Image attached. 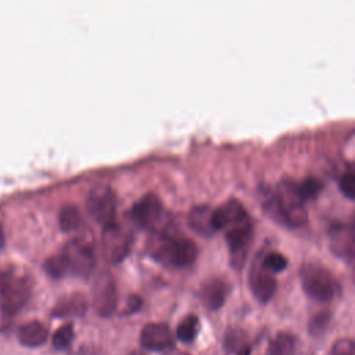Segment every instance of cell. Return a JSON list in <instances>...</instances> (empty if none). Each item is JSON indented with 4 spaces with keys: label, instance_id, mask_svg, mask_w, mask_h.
<instances>
[{
    "label": "cell",
    "instance_id": "cell-1",
    "mask_svg": "<svg viewBox=\"0 0 355 355\" xmlns=\"http://www.w3.org/2000/svg\"><path fill=\"white\" fill-rule=\"evenodd\" d=\"M262 202L265 212L286 226L298 227L308 220L305 201L298 194L295 182L290 179H283L275 190H265Z\"/></svg>",
    "mask_w": 355,
    "mask_h": 355
},
{
    "label": "cell",
    "instance_id": "cell-2",
    "mask_svg": "<svg viewBox=\"0 0 355 355\" xmlns=\"http://www.w3.org/2000/svg\"><path fill=\"white\" fill-rule=\"evenodd\" d=\"M300 280L305 294L319 302H327L340 293L334 275L318 262H305L300 268Z\"/></svg>",
    "mask_w": 355,
    "mask_h": 355
},
{
    "label": "cell",
    "instance_id": "cell-3",
    "mask_svg": "<svg viewBox=\"0 0 355 355\" xmlns=\"http://www.w3.org/2000/svg\"><path fill=\"white\" fill-rule=\"evenodd\" d=\"M197 254L196 243L186 237H162L154 250V257L176 268L189 266L194 262Z\"/></svg>",
    "mask_w": 355,
    "mask_h": 355
},
{
    "label": "cell",
    "instance_id": "cell-4",
    "mask_svg": "<svg viewBox=\"0 0 355 355\" xmlns=\"http://www.w3.org/2000/svg\"><path fill=\"white\" fill-rule=\"evenodd\" d=\"M31 295V283L25 276L10 273L1 283V308L4 313L14 315L28 302Z\"/></svg>",
    "mask_w": 355,
    "mask_h": 355
},
{
    "label": "cell",
    "instance_id": "cell-5",
    "mask_svg": "<svg viewBox=\"0 0 355 355\" xmlns=\"http://www.w3.org/2000/svg\"><path fill=\"white\" fill-rule=\"evenodd\" d=\"M130 244L132 234L121 225L112 222L104 227L101 234V252L108 262L116 263L122 261L128 255Z\"/></svg>",
    "mask_w": 355,
    "mask_h": 355
},
{
    "label": "cell",
    "instance_id": "cell-6",
    "mask_svg": "<svg viewBox=\"0 0 355 355\" xmlns=\"http://www.w3.org/2000/svg\"><path fill=\"white\" fill-rule=\"evenodd\" d=\"M61 254L67 259L68 268L79 277H89L96 265V257L90 244L75 239L65 244Z\"/></svg>",
    "mask_w": 355,
    "mask_h": 355
},
{
    "label": "cell",
    "instance_id": "cell-7",
    "mask_svg": "<svg viewBox=\"0 0 355 355\" xmlns=\"http://www.w3.org/2000/svg\"><path fill=\"white\" fill-rule=\"evenodd\" d=\"M87 211L89 214L103 225H111L115 218L116 200L110 186L98 184L94 186L87 196Z\"/></svg>",
    "mask_w": 355,
    "mask_h": 355
},
{
    "label": "cell",
    "instance_id": "cell-8",
    "mask_svg": "<svg viewBox=\"0 0 355 355\" xmlns=\"http://www.w3.org/2000/svg\"><path fill=\"white\" fill-rule=\"evenodd\" d=\"M329 247L341 261L355 266V230L345 223H333L327 232Z\"/></svg>",
    "mask_w": 355,
    "mask_h": 355
},
{
    "label": "cell",
    "instance_id": "cell-9",
    "mask_svg": "<svg viewBox=\"0 0 355 355\" xmlns=\"http://www.w3.org/2000/svg\"><path fill=\"white\" fill-rule=\"evenodd\" d=\"M93 305L101 316H110L116 308V284L108 272H101L96 276L93 288Z\"/></svg>",
    "mask_w": 355,
    "mask_h": 355
},
{
    "label": "cell",
    "instance_id": "cell-10",
    "mask_svg": "<svg viewBox=\"0 0 355 355\" xmlns=\"http://www.w3.org/2000/svg\"><path fill=\"white\" fill-rule=\"evenodd\" d=\"M226 241L230 250V259L234 268H241L245 261L250 244L252 241V223L250 219L243 220L226 229Z\"/></svg>",
    "mask_w": 355,
    "mask_h": 355
},
{
    "label": "cell",
    "instance_id": "cell-11",
    "mask_svg": "<svg viewBox=\"0 0 355 355\" xmlns=\"http://www.w3.org/2000/svg\"><path fill=\"white\" fill-rule=\"evenodd\" d=\"M248 286L251 288V293L254 297L261 302H268L277 287L276 279L270 272H268L262 263L261 257L254 258L250 272H248Z\"/></svg>",
    "mask_w": 355,
    "mask_h": 355
},
{
    "label": "cell",
    "instance_id": "cell-12",
    "mask_svg": "<svg viewBox=\"0 0 355 355\" xmlns=\"http://www.w3.org/2000/svg\"><path fill=\"white\" fill-rule=\"evenodd\" d=\"M161 211H162V204L161 200L150 193L143 196L130 209V216L132 219L141 227H153L159 216H161Z\"/></svg>",
    "mask_w": 355,
    "mask_h": 355
},
{
    "label": "cell",
    "instance_id": "cell-13",
    "mask_svg": "<svg viewBox=\"0 0 355 355\" xmlns=\"http://www.w3.org/2000/svg\"><path fill=\"white\" fill-rule=\"evenodd\" d=\"M212 219H214L215 229L220 230V229H229L243 220H247L248 215L244 205L239 200L230 198L222 205L214 208Z\"/></svg>",
    "mask_w": 355,
    "mask_h": 355
},
{
    "label": "cell",
    "instance_id": "cell-14",
    "mask_svg": "<svg viewBox=\"0 0 355 355\" xmlns=\"http://www.w3.org/2000/svg\"><path fill=\"white\" fill-rule=\"evenodd\" d=\"M140 343L147 349L168 351L173 345V337L168 324L148 323L141 330Z\"/></svg>",
    "mask_w": 355,
    "mask_h": 355
},
{
    "label": "cell",
    "instance_id": "cell-15",
    "mask_svg": "<svg viewBox=\"0 0 355 355\" xmlns=\"http://www.w3.org/2000/svg\"><path fill=\"white\" fill-rule=\"evenodd\" d=\"M227 295V284L225 283V280L214 277L207 280L200 290V298L202 301V304L211 309H219Z\"/></svg>",
    "mask_w": 355,
    "mask_h": 355
},
{
    "label": "cell",
    "instance_id": "cell-16",
    "mask_svg": "<svg viewBox=\"0 0 355 355\" xmlns=\"http://www.w3.org/2000/svg\"><path fill=\"white\" fill-rule=\"evenodd\" d=\"M17 336L22 345L29 348H37L49 340V330L42 322L31 320L19 326Z\"/></svg>",
    "mask_w": 355,
    "mask_h": 355
},
{
    "label": "cell",
    "instance_id": "cell-17",
    "mask_svg": "<svg viewBox=\"0 0 355 355\" xmlns=\"http://www.w3.org/2000/svg\"><path fill=\"white\" fill-rule=\"evenodd\" d=\"M212 215H214V208H211L208 205L194 207L190 211L189 223H190L191 229H194L197 233H200L202 236H211L216 232V229L214 226Z\"/></svg>",
    "mask_w": 355,
    "mask_h": 355
},
{
    "label": "cell",
    "instance_id": "cell-18",
    "mask_svg": "<svg viewBox=\"0 0 355 355\" xmlns=\"http://www.w3.org/2000/svg\"><path fill=\"white\" fill-rule=\"evenodd\" d=\"M87 302L86 298L80 294H69L57 301L53 308V315L57 318L67 316H79L86 312Z\"/></svg>",
    "mask_w": 355,
    "mask_h": 355
},
{
    "label": "cell",
    "instance_id": "cell-19",
    "mask_svg": "<svg viewBox=\"0 0 355 355\" xmlns=\"http://www.w3.org/2000/svg\"><path fill=\"white\" fill-rule=\"evenodd\" d=\"M295 343L291 334L277 333L268 345V355H294Z\"/></svg>",
    "mask_w": 355,
    "mask_h": 355
},
{
    "label": "cell",
    "instance_id": "cell-20",
    "mask_svg": "<svg viewBox=\"0 0 355 355\" xmlns=\"http://www.w3.org/2000/svg\"><path fill=\"white\" fill-rule=\"evenodd\" d=\"M58 222H60V227L65 232H71L78 229L82 225V215L80 211L76 205L72 204H67L60 209V215H58Z\"/></svg>",
    "mask_w": 355,
    "mask_h": 355
},
{
    "label": "cell",
    "instance_id": "cell-21",
    "mask_svg": "<svg viewBox=\"0 0 355 355\" xmlns=\"http://www.w3.org/2000/svg\"><path fill=\"white\" fill-rule=\"evenodd\" d=\"M200 330V320L196 315H187L176 327V337L183 343H191Z\"/></svg>",
    "mask_w": 355,
    "mask_h": 355
},
{
    "label": "cell",
    "instance_id": "cell-22",
    "mask_svg": "<svg viewBox=\"0 0 355 355\" xmlns=\"http://www.w3.org/2000/svg\"><path fill=\"white\" fill-rule=\"evenodd\" d=\"M295 186H297V191L301 196V198L304 201H306V200L316 197L320 193L323 183L320 179H318L315 176H308L306 179H304L301 182H295Z\"/></svg>",
    "mask_w": 355,
    "mask_h": 355
},
{
    "label": "cell",
    "instance_id": "cell-23",
    "mask_svg": "<svg viewBox=\"0 0 355 355\" xmlns=\"http://www.w3.org/2000/svg\"><path fill=\"white\" fill-rule=\"evenodd\" d=\"M262 266L270 273H279L287 268V258L279 251H268L261 258Z\"/></svg>",
    "mask_w": 355,
    "mask_h": 355
},
{
    "label": "cell",
    "instance_id": "cell-24",
    "mask_svg": "<svg viewBox=\"0 0 355 355\" xmlns=\"http://www.w3.org/2000/svg\"><path fill=\"white\" fill-rule=\"evenodd\" d=\"M73 337H75L73 326L71 323H65L54 331L51 338L53 347L57 349H65L71 345V343L73 341Z\"/></svg>",
    "mask_w": 355,
    "mask_h": 355
},
{
    "label": "cell",
    "instance_id": "cell-25",
    "mask_svg": "<svg viewBox=\"0 0 355 355\" xmlns=\"http://www.w3.org/2000/svg\"><path fill=\"white\" fill-rule=\"evenodd\" d=\"M44 270L47 272L49 276L54 277V279H60L62 277L68 270V263H67V259L64 258V255L60 252L51 258H49L46 262H44Z\"/></svg>",
    "mask_w": 355,
    "mask_h": 355
},
{
    "label": "cell",
    "instance_id": "cell-26",
    "mask_svg": "<svg viewBox=\"0 0 355 355\" xmlns=\"http://www.w3.org/2000/svg\"><path fill=\"white\" fill-rule=\"evenodd\" d=\"M331 315L330 312H319L309 320V333L312 336H320L326 331L329 323H330Z\"/></svg>",
    "mask_w": 355,
    "mask_h": 355
},
{
    "label": "cell",
    "instance_id": "cell-27",
    "mask_svg": "<svg viewBox=\"0 0 355 355\" xmlns=\"http://www.w3.org/2000/svg\"><path fill=\"white\" fill-rule=\"evenodd\" d=\"M338 189L345 197L355 200V171H345L341 173L338 178Z\"/></svg>",
    "mask_w": 355,
    "mask_h": 355
},
{
    "label": "cell",
    "instance_id": "cell-28",
    "mask_svg": "<svg viewBox=\"0 0 355 355\" xmlns=\"http://www.w3.org/2000/svg\"><path fill=\"white\" fill-rule=\"evenodd\" d=\"M330 355H355V340L344 337L336 340L331 345Z\"/></svg>",
    "mask_w": 355,
    "mask_h": 355
},
{
    "label": "cell",
    "instance_id": "cell-29",
    "mask_svg": "<svg viewBox=\"0 0 355 355\" xmlns=\"http://www.w3.org/2000/svg\"><path fill=\"white\" fill-rule=\"evenodd\" d=\"M226 344H227L229 348H232V349H234V351L237 352L241 347L245 345V344H244V333L240 331V330H233V331H230V333L226 336Z\"/></svg>",
    "mask_w": 355,
    "mask_h": 355
},
{
    "label": "cell",
    "instance_id": "cell-30",
    "mask_svg": "<svg viewBox=\"0 0 355 355\" xmlns=\"http://www.w3.org/2000/svg\"><path fill=\"white\" fill-rule=\"evenodd\" d=\"M164 355H190V354H187L184 351H179V349H168Z\"/></svg>",
    "mask_w": 355,
    "mask_h": 355
},
{
    "label": "cell",
    "instance_id": "cell-31",
    "mask_svg": "<svg viewBox=\"0 0 355 355\" xmlns=\"http://www.w3.org/2000/svg\"><path fill=\"white\" fill-rule=\"evenodd\" d=\"M250 347L248 345H244V347H241L237 352H236V355H250Z\"/></svg>",
    "mask_w": 355,
    "mask_h": 355
},
{
    "label": "cell",
    "instance_id": "cell-32",
    "mask_svg": "<svg viewBox=\"0 0 355 355\" xmlns=\"http://www.w3.org/2000/svg\"><path fill=\"white\" fill-rule=\"evenodd\" d=\"M4 241H6V237H4V230H3V227H1V225H0V248L4 245Z\"/></svg>",
    "mask_w": 355,
    "mask_h": 355
},
{
    "label": "cell",
    "instance_id": "cell-33",
    "mask_svg": "<svg viewBox=\"0 0 355 355\" xmlns=\"http://www.w3.org/2000/svg\"><path fill=\"white\" fill-rule=\"evenodd\" d=\"M349 226L355 230V211H354V214H352V219H351V223H349Z\"/></svg>",
    "mask_w": 355,
    "mask_h": 355
},
{
    "label": "cell",
    "instance_id": "cell-34",
    "mask_svg": "<svg viewBox=\"0 0 355 355\" xmlns=\"http://www.w3.org/2000/svg\"><path fill=\"white\" fill-rule=\"evenodd\" d=\"M352 282L355 284V266H352Z\"/></svg>",
    "mask_w": 355,
    "mask_h": 355
},
{
    "label": "cell",
    "instance_id": "cell-35",
    "mask_svg": "<svg viewBox=\"0 0 355 355\" xmlns=\"http://www.w3.org/2000/svg\"><path fill=\"white\" fill-rule=\"evenodd\" d=\"M129 355H144V354H141V352H139V351H135V352H132V354H129Z\"/></svg>",
    "mask_w": 355,
    "mask_h": 355
}]
</instances>
